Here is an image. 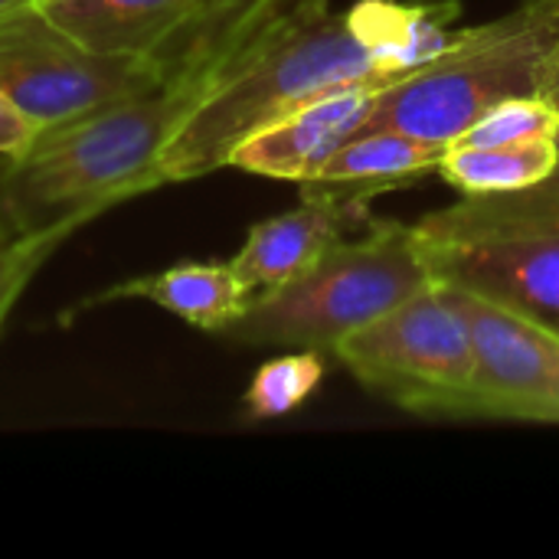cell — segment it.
Returning a JSON list of instances; mask_svg holds the SVG:
<instances>
[{
	"mask_svg": "<svg viewBox=\"0 0 559 559\" xmlns=\"http://www.w3.org/2000/svg\"><path fill=\"white\" fill-rule=\"evenodd\" d=\"M559 167V138L511 144H449L439 174L465 193H504L547 180Z\"/></svg>",
	"mask_w": 559,
	"mask_h": 559,
	"instance_id": "cell-14",
	"label": "cell"
},
{
	"mask_svg": "<svg viewBox=\"0 0 559 559\" xmlns=\"http://www.w3.org/2000/svg\"><path fill=\"white\" fill-rule=\"evenodd\" d=\"M557 43L559 0H524L508 16L468 26L449 52L423 69L386 82L354 134L403 131L452 144L498 102L540 95Z\"/></svg>",
	"mask_w": 559,
	"mask_h": 559,
	"instance_id": "cell-4",
	"label": "cell"
},
{
	"mask_svg": "<svg viewBox=\"0 0 559 559\" xmlns=\"http://www.w3.org/2000/svg\"><path fill=\"white\" fill-rule=\"evenodd\" d=\"M43 0H0V16H10L16 10H26V7H39Z\"/></svg>",
	"mask_w": 559,
	"mask_h": 559,
	"instance_id": "cell-20",
	"label": "cell"
},
{
	"mask_svg": "<svg viewBox=\"0 0 559 559\" xmlns=\"http://www.w3.org/2000/svg\"><path fill=\"white\" fill-rule=\"evenodd\" d=\"M383 85H347L246 138L229 167L275 180H308L367 118Z\"/></svg>",
	"mask_w": 559,
	"mask_h": 559,
	"instance_id": "cell-10",
	"label": "cell"
},
{
	"mask_svg": "<svg viewBox=\"0 0 559 559\" xmlns=\"http://www.w3.org/2000/svg\"><path fill=\"white\" fill-rule=\"evenodd\" d=\"M540 95L559 111V43L557 49H554V56H550V66H547V75H544Z\"/></svg>",
	"mask_w": 559,
	"mask_h": 559,
	"instance_id": "cell-19",
	"label": "cell"
},
{
	"mask_svg": "<svg viewBox=\"0 0 559 559\" xmlns=\"http://www.w3.org/2000/svg\"><path fill=\"white\" fill-rule=\"evenodd\" d=\"M559 138V111L544 95H514L485 111L462 138L452 144H511V141H544Z\"/></svg>",
	"mask_w": 559,
	"mask_h": 559,
	"instance_id": "cell-16",
	"label": "cell"
},
{
	"mask_svg": "<svg viewBox=\"0 0 559 559\" xmlns=\"http://www.w3.org/2000/svg\"><path fill=\"white\" fill-rule=\"evenodd\" d=\"M39 138V124L23 115V108L0 88V157L23 154Z\"/></svg>",
	"mask_w": 559,
	"mask_h": 559,
	"instance_id": "cell-18",
	"label": "cell"
},
{
	"mask_svg": "<svg viewBox=\"0 0 559 559\" xmlns=\"http://www.w3.org/2000/svg\"><path fill=\"white\" fill-rule=\"evenodd\" d=\"M449 144L423 141L403 131H367L347 138L308 180L301 197L373 200L439 170Z\"/></svg>",
	"mask_w": 559,
	"mask_h": 559,
	"instance_id": "cell-12",
	"label": "cell"
},
{
	"mask_svg": "<svg viewBox=\"0 0 559 559\" xmlns=\"http://www.w3.org/2000/svg\"><path fill=\"white\" fill-rule=\"evenodd\" d=\"M311 3L216 0L154 85L0 157V239L75 229L111 203L154 190V164L190 115Z\"/></svg>",
	"mask_w": 559,
	"mask_h": 559,
	"instance_id": "cell-1",
	"label": "cell"
},
{
	"mask_svg": "<svg viewBox=\"0 0 559 559\" xmlns=\"http://www.w3.org/2000/svg\"><path fill=\"white\" fill-rule=\"evenodd\" d=\"M432 285L413 226L370 219L337 242L308 275L255 298L219 337L298 350H334L347 334L377 321Z\"/></svg>",
	"mask_w": 559,
	"mask_h": 559,
	"instance_id": "cell-5",
	"label": "cell"
},
{
	"mask_svg": "<svg viewBox=\"0 0 559 559\" xmlns=\"http://www.w3.org/2000/svg\"><path fill=\"white\" fill-rule=\"evenodd\" d=\"M216 0H43L39 10L95 52L147 56L200 20Z\"/></svg>",
	"mask_w": 559,
	"mask_h": 559,
	"instance_id": "cell-11",
	"label": "cell"
},
{
	"mask_svg": "<svg viewBox=\"0 0 559 559\" xmlns=\"http://www.w3.org/2000/svg\"><path fill=\"white\" fill-rule=\"evenodd\" d=\"M324 380V360L318 350L285 354L262 364L246 390V413L252 419H278L295 413Z\"/></svg>",
	"mask_w": 559,
	"mask_h": 559,
	"instance_id": "cell-15",
	"label": "cell"
},
{
	"mask_svg": "<svg viewBox=\"0 0 559 559\" xmlns=\"http://www.w3.org/2000/svg\"><path fill=\"white\" fill-rule=\"evenodd\" d=\"M354 380L423 419H468L475 350L449 292L432 282L334 347Z\"/></svg>",
	"mask_w": 559,
	"mask_h": 559,
	"instance_id": "cell-6",
	"label": "cell"
},
{
	"mask_svg": "<svg viewBox=\"0 0 559 559\" xmlns=\"http://www.w3.org/2000/svg\"><path fill=\"white\" fill-rule=\"evenodd\" d=\"M465 33L452 0H357L347 10L314 0L190 115L157 157L154 187L229 167L233 151L272 121L337 88L386 85L416 72Z\"/></svg>",
	"mask_w": 559,
	"mask_h": 559,
	"instance_id": "cell-2",
	"label": "cell"
},
{
	"mask_svg": "<svg viewBox=\"0 0 559 559\" xmlns=\"http://www.w3.org/2000/svg\"><path fill=\"white\" fill-rule=\"evenodd\" d=\"M370 200L301 197V206L255 223L242 249L229 259V269L255 301L308 275L337 242L370 226Z\"/></svg>",
	"mask_w": 559,
	"mask_h": 559,
	"instance_id": "cell-9",
	"label": "cell"
},
{
	"mask_svg": "<svg viewBox=\"0 0 559 559\" xmlns=\"http://www.w3.org/2000/svg\"><path fill=\"white\" fill-rule=\"evenodd\" d=\"M439 285H455L559 331V167L540 183L465 193L413 226Z\"/></svg>",
	"mask_w": 559,
	"mask_h": 559,
	"instance_id": "cell-3",
	"label": "cell"
},
{
	"mask_svg": "<svg viewBox=\"0 0 559 559\" xmlns=\"http://www.w3.org/2000/svg\"><path fill=\"white\" fill-rule=\"evenodd\" d=\"M72 229H46L33 236L0 239V328L29 285V278L39 272V265L52 255V249L69 236Z\"/></svg>",
	"mask_w": 559,
	"mask_h": 559,
	"instance_id": "cell-17",
	"label": "cell"
},
{
	"mask_svg": "<svg viewBox=\"0 0 559 559\" xmlns=\"http://www.w3.org/2000/svg\"><path fill=\"white\" fill-rule=\"evenodd\" d=\"M475 350L468 419L559 423V331L475 292L442 285Z\"/></svg>",
	"mask_w": 559,
	"mask_h": 559,
	"instance_id": "cell-8",
	"label": "cell"
},
{
	"mask_svg": "<svg viewBox=\"0 0 559 559\" xmlns=\"http://www.w3.org/2000/svg\"><path fill=\"white\" fill-rule=\"evenodd\" d=\"M115 298H144L154 301L167 311H174L177 318H183L187 324L219 334L226 324H233L249 305V292L242 288V282L236 278V272L219 262H183L174 265L160 275H144V278H131L124 285H115L108 292H102L95 301H115ZM92 301V305H95Z\"/></svg>",
	"mask_w": 559,
	"mask_h": 559,
	"instance_id": "cell-13",
	"label": "cell"
},
{
	"mask_svg": "<svg viewBox=\"0 0 559 559\" xmlns=\"http://www.w3.org/2000/svg\"><path fill=\"white\" fill-rule=\"evenodd\" d=\"M193 23L157 52L111 56L72 39L39 7L16 10L0 16V88L39 131L62 128L154 85L180 56Z\"/></svg>",
	"mask_w": 559,
	"mask_h": 559,
	"instance_id": "cell-7",
	"label": "cell"
}]
</instances>
